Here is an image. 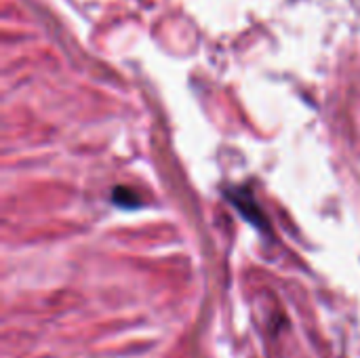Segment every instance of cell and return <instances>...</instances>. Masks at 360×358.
Listing matches in <instances>:
<instances>
[{
    "label": "cell",
    "instance_id": "1",
    "mask_svg": "<svg viewBox=\"0 0 360 358\" xmlns=\"http://www.w3.org/2000/svg\"><path fill=\"white\" fill-rule=\"evenodd\" d=\"M228 198L234 203V207L251 222V224H255V226H264V215H262V211H259V207H257V203H255V198L249 194V192H243V190H232V192H228Z\"/></svg>",
    "mask_w": 360,
    "mask_h": 358
},
{
    "label": "cell",
    "instance_id": "2",
    "mask_svg": "<svg viewBox=\"0 0 360 358\" xmlns=\"http://www.w3.org/2000/svg\"><path fill=\"white\" fill-rule=\"evenodd\" d=\"M112 203L120 209H139L141 207V198L135 190L127 188V186H118L112 192Z\"/></svg>",
    "mask_w": 360,
    "mask_h": 358
}]
</instances>
